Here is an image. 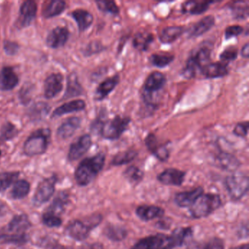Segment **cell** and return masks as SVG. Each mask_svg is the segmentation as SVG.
Segmentation results:
<instances>
[{
	"label": "cell",
	"instance_id": "2e32d148",
	"mask_svg": "<svg viewBox=\"0 0 249 249\" xmlns=\"http://www.w3.org/2000/svg\"><path fill=\"white\" fill-rule=\"evenodd\" d=\"M37 5L35 1L28 0L23 2L20 8L18 23L21 27H29L37 15Z\"/></svg>",
	"mask_w": 249,
	"mask_h": 249
},
{
	"label": "cell",
	"instance_id": "681fc988",
	"mask_svg": "<svg viewBox=\"0 0 249 249\" xmlns=\"http://www.w3.org/2000/svg\"><path fill=\"white\" fill-rule=\"evenodd\" d=\"M249 126V122H240L234 126V129H233V134L235 136L240 137V138H246L248 135Z\"/></svg>",
	"mask_w": 249,
	"mask_h": 249
},
{
	"label": "cell",
	"instance_id": "f35d334b",
	"mask_svg": "<svg viewBox=\"0 0 249 249\" xmlns=\"http://www.w3.org/2000/svg\"><path fill=\"white\" fill-rule=\"evenodd\" d=\"M28 241V236L25 233L0 234V243L23 245Z\"/></svg>",
	"mask_w": 249,
	"mask_h": 249
},
{
	"label": "cell",
	"instance_id": "6f0895ef",
	"mask_svg": "<svg viewBox=\"0 0 249 249\" xmlns=\"http://www.w3.org/2000/svg\"><path fill=\"white\" fill-rule=\"evenodd\" d=\"M5 206L3 204L0 202V215H2L5 212Z\"/></svg>",
	"mask_w": 249,
	"mask_h": 249
},
{
	"label": "cell",
	"instance_id": "b9f144b4",
	"mask_svg": "<svg viewBox=\"0 0 249 249\" xmlns=\"http://www.w3.org/2000/svg\"><path fill=\"white\" fill-rule=\"evenodd\" d=\"M18 130L17 126L11 122H6L0 131V141H11L18 135Z\"/></svg>",
	"mask_w": 249,
	"mask_h": 249
},
{
	"label": "cell",
	"instance_id": "9f6ffc18",
	"mask_svg": "<svg viewBox=\"0 0 249 249\" xmlns=\"http://www.w3.org/2000/svg\"><path fill=\"white\" fill-rule=\"evenodd\" d=\"M231 249H249V244L246 243V244L241 245V246H237V247H234Z\"/></svg>",
	"mask_w": 249,
	"mask_h": 249
},
{
	"label": "cell",
	"instance_id": "ba28073f",
	"mask_svg": "<svg viewBox=\"0 0 249 249\" xmlns=\"http://www.w3.org/2000/svg\"><path fill=\"white\" fill-rule=\"evenodd\" d=\"M102 218L101 215L97 214L92 215L87 222H84L81 220H74L67 227V233L77 241H84L88 238L91 230L100 224Z\"/></svg>",
	"mask_w": 249,
	"mask_h": 249
},
{
	"label": "cell",
	"instance_id": "ee69618b",
	"mask_svg": "<svg viewBox=\"0 0 249 249\" xmlns=\"http://www.w3.org/2000/svg\"><path fill=\"white\" fill-rule=\"evenodd\" d=\"M66 196H59L53 201L52 205L49 208L47 211L55 214V215H59L62 213L65 210V206L66 205Z\"/></svg>",
	"mask_w": 249,
	"mask_h": 249
},
{
	"label": "cell",
	"instance_id": "52a82bcc",
	"mask_svg": "<svg viewBox=\"0 0 249 249\" xmlns=\"http://www.w3.org/2000/svg\"><path fill=\"white\" fill-rule=\"evenodd\" d=\"M130 122V118L122 116H116L113 119L105 120L100 135L105 139L116 141L127 130Z\"/></svg>",
	"mask_w": 249,
	"mask_h": 249
},
{
	"label": "cell",
	"instance_id": "4fadbf2b",
	"mask_svg": "<svg viewBox=\"0 0 249 249\" xmlns=\"http://www.w3.org/2000/svg\"><path fill=\"white\" fill-rule=\"evenodd\" d=\"M70 35L71 33L67 27H56L48 35L46 44L53 49L63 47L69 40Z\"/></svg>",
	"mask_w": 249,
	"mask_h": 249
},
{
	"label": "cell",
	"instance_id": "484cf974",
	"mask_svg": "<svg viewBox=\"0 0 249 249\" xmlns=\"http://www.w3.org/2000/svg\"><path fill=\"white\" fill-rule=\"evenodd\" d=\"M85 102L82 100H72V101L68 102L65 103L60 107H57L53 111L52 114V118L60 117L63 115L68 114V113H74V112L81 111L86 108Z\"/></svg>",
	"mask_w": 249,
	"mask_h": 249
},
{
	"label": "cell",
	"instance_id": "3957f363",
	"mask_svg": "<svg viewBox=\"0 0 249 249\" xmlns=\"http://www.w3.org/2000/svg\"><path fill=\"white\" fill-rule=\"evenodd\" d=\"M221 205V196L216 194H202L189 208L191 216L196 219L205 218Z\"/></svg>",
	"mask_w": 249,
	"mask_h": 249
},
{
	"label": "cell",
	"instance_id": "c3c4849f",
	"mask_svg": "<svg viewBox=\"0 0 249 249\" xmlns=\"http://www.w3.org/2000/svg\"><path fill=\"white\" fill-rule=\"evenodd\" d=\"M243 31H244V29L241 26H230V27L226 28L225 33H224L225 39L226 40H230V39L232 38V37H237V36L241 35Z\"/></svg>",
	"mask_w": 249,
	"mask_h": 249
},
{
	"label": "cell",
	"instance_id": "74e56055",
	"mask_svg": "<svg viewBox=\"0 0 249 249\" xmlns=\"http://www.w3.org/2000/svg\"><path fill=\"white\" fill-rule=\"evenodd\" d=\"M124 177L132 185H138L144 177V173L136 166H130L124 171Z\"/></svg>",
	"mask_w": 249,
	"mask_h": 249
},
{
	"label": "cell",
	"instance_id": "60d3db41",
	"mask_svg": "<svg viewBox=\"0 0 249 249\" xmlns=\"http://www.w3.org/2000/svg\"><path fill=\"white\" fill-rule=\"evenodd\" d=\"M19 176L18 172H5L0 173V192H4L13 183L17 181Z\"/></svg>",
	"mask_w": 249,
	"mask_h": 249
},
{
	"label": "cell",
	"instance_id": "11a10c76",
	"mask_svg": "<svg viewBox=\"0 0 249 249\" xmlns=\"http://www.w3.org/2000/svg\"><path fill=\"white\" fill-rule=\"evenodd\" d=\"M89 249H103V246L101 243H96L91 245Z\"/></svg>",
	"mask_w": 249,
	"mask_h": 249
},
{
	"label": "cell",
	"instance_id": "e575fe53",
	"mask_svg": "<svg viewBox=\"0 0 249 249\" xmlns=\"http://www.w3.org/2000/svg\"><path fill=\"white\" fill-rule=\"evenodd\" d=\"M30 190V184L27 180H18L14 183L11 196L14 199H21L28 195Z\"/></svg>",
	"mask_w": 249,
	"mask_h": 249
},
{
	"label": "cell",
	"instance_id": "db71d44e",
	"mask_svg": "<svg viewBox=\"0 0 249 249\" xmlns=\"http://www.w3.org/2000/svg\"><path fill=\"white\" fill-rule=\"evenodd\" d=\"M164 226H166V228H169L170 227V224H168V220L167 221H164V220L161 219L159 221L158 224H157V227L160 229H165L164 228Z\"/></svg>",
	"mask_w": 249,
	"mask_h": 249
},
{
	"label": "cell",
	"instance_id": "5b68a950",
	"mask_svg": "<svg viewBox=\"0 0 249 249\" xmlns=\"http://www.w3.org/2000/svg\"><path fill=\"white\" fill-rule=\"evenodd\" d=\"M50 138L49 129H39L35 131L24 142V154L28 157L44 154L49 146Z\"/></svg>",
	"mask_w": 249,
	"mask_h": 249
},
{
	"label": "cell",
	"instance_id": "5bb4252c",
	"mask_svg": "<svg viewBox=\"0 0 249 249\" xmlns=\"http://www.w3.org/2000/svg\"><path fill=\"white\" fill-rule=\"evenodd\" d=\"M63 75L53 73L47 77L44 83V94L46 99L54 98L63 89Z\"/></svg>",
	"mask_w": 249,
	"mask_h": 249
},
{
	"label": "cell",
	"instance_id": "83f0119b",
	"mask_svg": "<svg viewBox=\"0 0 249 249\" xmlns=\"http://www.w3.org/2000/svg\"><path fill=\"white\" fill-rule=\"evenodd\" d=\"M184 28L181 26H170L163 29L160 33V41L164 44H170L181 37L184 33Z\"/></svg>",
	"mask_w": 249,
	"mask_h": 249
},
{
	"label": "cell",
	"instance_id": "ac0fdd59",
	"mask_svg": "<svg viewBox=\"0 0 249 249\" xmlns=\"http://www.w3.org/2000/svg\"><path fill=\"white\" fill-rule=\"evenodd\" d=\"M204 193L202 187H197L192 191L178 192L175 196V202L180 208H190L200 195Z\"/></svg>",
	"mask_w": 249,
	"mask_h": 249
},
{
	"label": "cell",
	"instance_id": "9c48e42d",
	"mask_svg": "<svg viewBox=\"0 0 249 249\" xmlns=\"http://www.w3.org/2000/svg\"><path fill=\"white\" fill-rule=\"evenodd\" d=\"M224 185L231 199L239 201L248 193L249 178L244 175H231L226 178Z\"/></svg>",
	"mask_w": 249,
	"mask_h": 249
},
{
	"label": "cell",
	"instance_id": "816d5d0a",
	"mask_svg": "<svg viewBox=\"0 0 249 249\" xmlns=\"http://www.w3.org/2000/svg\"><path fill=\"white\" fill-rule=\"evenodd\" d=\"M18 49H19V46H18L17 43L11 41L5 42L4 50H5V53L7 54L10 55V56L17 54V52H18Z\"/></svg>",
	"mask_w": 249,
	"mask_h": 249
},
{
	"label": "cell",
	"instance_id": "d4e9b609",
	"mask_svg": "<svg viewBox=\"0 0 249 249\" xmlns=\"http://www.w3.org/2000/svg\"><path fill=\"white\" fill-rule=\"evenodd\" d=\"M215 25V17L213 16H208L204 17L200 21L192 26L189 30V37H196L209 31Z\"/></svg>",
	"mask_w": 249,
	"mask_h": 249
},
{
	"label": "cell",
	"instance_id": "7dc6e473",
	"mask_svg": "<svg viewBox=\"0 0 249 249\" xmlns=\"http://www.w3.org/2000/svg\"><path fill=\"white\" fill-rule=\"evenodd\" d=\"M105 49H106V47L100 42H91L86 47L85 50L84 51V54L86 56H92V55L95 54V53H100V52L104 51Z\"/></svg>",
	"mask_w": 249,
	"mask_h": 249
},
{
	"label": "cell",
	"instance_id": "277c9868",
	"mask_svg": "<svg viewBox=\"0 0 249 249\" xmlns=\"http://www.w3.org/2000/svg\"><path fill=\"white\" fill-rule=\"evenodd\" d=\"M211 49L208 46L198 48L195 52H192L186 61V66L181 71V75L186 79H192L196 76L197 71L210 63Z\"/></svg>",
	"mask_w": 249,
	"mask_h": 249
},
{
	"label": "cell",
	"instance_id": "4dcf8cb0",
	"mask_svg": "<svg viewBox=\"0 0 249 249\" xmlns=\"http://www.w3.org/2000/svg\"><path fill=\"white\" fill-rule=\"evenodd\" d=\"M84 89L78 80V77L74 74L68 76V86L63 99H70L82 95Z\"/></svg>",
	"mask_w": 249,
	"mask_h": 249
},
{
	"label": "cell",
	"instance_id": "cb8c5ba5",
	"mask_svg": "<svg viewBox=\"0 0 249 249\" xmlns=\"http://www.w3.org/2000/svg\"><path fill=\"white\" fill-rule=\"evenodd\" d=\"M213 1H186L181 5V11L183 14L200 15L208 11Z\"/></svg>",
	"mask_w": 249,
	"mask_h": 249
},
{
	"label": "cell",
	"instance_id": "d590c367",
	"mask_svg": "<svg viewBox=\"0 0 249 249\" xmlns=\"http://www.w3.org/2000/svg\"><path fill=\"white\" fill-rule=\"evenodd\" d=\"M138 152L133 149L126 150V151L118 153L112 160V165L121 166L129 164V163L132 162L138 157Z\"/></svg>",
	"mask_w": 249,
	"mask_h": 249
},
{
	"label": "cell",
	"instance_id": "d6a6232c",
	"mask_svg": "<svg viewBox=\"0 0 249 249\" xmlns=\"http://www.w3.org/2000/svg\"><path fill=\"white\" fill-rule=\"evenodd\" d=\"M51 107L47 103L39 102L33 105V107L29 110V116L35 122L43 120L46 117L50 111Z\"/></svg>",
	"mask_w": 249,
	"mask_h": 249
},
{
	"label": "cell",
	"instance_id": "8d00e7d4",
	"mask_svg": "<svg viewBox=\"0 0 249 249\" xmlns=\"http://www.w3.org/2000/svg\"><path fill=\"white\" fill-rule=\"evenodd\" d=\"M174 59V55L170 53H154L150 56L149 62L156 68H164L170 65Z\"/></svg>",
	"mask_w": 249,
	"mask_h": 249
},
{
	"label": "cell",
	"instance_id": "8992f818",
	"mask_svg": "<svg viewBox=\"0 0 249 249\" xmlns=\"http://www.w3.org/2000/svg\"><path fill=\"white\" fill-rule=\"evenodd\" d=\"M167 84V78L162 72L154 71L145 80L142 87V97L147 106L155 107L154 94L161 91Z\"/></svg>",
	"mask_w": 249,
	"mask_h": 249
},
{
	"label": "cell",
	"instance_id": "30bf717a",
	"mask_svg": "<svg viewBox=\"0 0 249 249\" xmlns=\"http://www.w3.org/2000/svg\"><path fill=\"white\" fill-rule=\"evenodd\" d=\"M57 178L55 176L44 179L39 183L36 194L33 196V202L35 206L39 207L47 202L53 196L55 191Z\"/></svg>",
	"mask_w": 249,
	"mask_h": 249
},
{
	"label": "cell",
	"instance_id": "680465c9",
	"mask_svg": "<svg viewBox=\"0 0 249 249\" xmlns=\"http://www.w3.org/2000/svg\"><path fill=\"white\" fill-rule=\"evenodd\" d=\"M1 154H2V152H1V151H0V157H1Z\"/></svg>",
	"mask_w": 249,
	"mask_h": 249
},
{
	"label": "cell",
	"instance_id": "1f68e13d",
	"mask_svg": "<svg viewBox=\"0 0 249 249\" xmlns=\"http://www.w3.org/2000/svg\"><path fill=\"white\" fill-rule=\"evenodd\" d=\"M127 230L119 225L108 224L104 230V234L113 242H121L127 236Z\"/></svg>",
	"mask_w": 249,
	"mask_h": 249
},
{
	"label": "cell",
	"instance_id": "9a60e30c",
	"mask_svg": "<svg viewBox=\"0 0 249 249\" xmlns=\"http://www.w3.org/2000/svg\"><path fill=\"white\" fill-rule=\"evenodd\" d=\"M186 173L176 168H168L161 172L157 179L160 183L166 186H181L185 180Z\"/></svg>",
	"mask_w": 249,
	"mask_h": 249
},
{
	"label": "cell",
	"instance_id": "ab89813d",
	"mask_svg": "<svg viewBox=\"0 0 249 249\" xmlns=\"http://www.w3.org/2000/svg\"><path fill=\"white\" fill-rule=\"evenodd\" d=\"M230 8L237 19H246L249 17V6L247 2H234Z\"/></svg>",
	"mask_w": 249,
	"mask_h": 249
},
{
	"label": "cell",
	"instance_id": "6da1fadb",
	"mask_svg": "<svg viewBox=\"0 0 249 249\" xmlns=\"http://www.w3.org/2000/svg\"><path fill=\"white\" fill-rule=\"evenodd\" d=\"M192 235L191 227H180L171 234L159 233L141 239L130 249H174L183 246Z\"/></svg>",
	"mask_w": 249,
	"mask_h": 249
},
{
	"label": "cell",
	"instance_id": "bcb514c9",
	"mask_svg": "<svg viewBox=\"0 0 249 249\" xmlns=\"http://www.w3.org/2000/svg\"><path fill=\"white\" fill-rule=\"evenodd\" d=\"M237 55H238V49L234 46H230L221 52L219 58L221 62L228 64L231 61L235 60L237 59Z\"/></svg>",
	"mask_w": 249,
	"mask_h": 249
},
{
	"label": "cell",
	"instance_id": "7bdbcfd3",
	"mask_svg": "<svg viewBox=\"0 0 249 249\" xmlns=\"http://www.w3.org/2000/svg\"><path fill=\"white\" fill-rule=\"evenodd\" d=\"M96 4L98 9L102 12L107 13L112 15H118L120 12L119 6L114 1L101 0V1H96Z\"/></svg>",
	"mask_w": 249,
	"mask_h": 249
},
{
	"label": "cell",
	"instance_id": "f6af8a7d",
	"mask_svg": "<svg viewBox=\"0 0 249 249\" xmlns=\"http://www.w3.org/2000/svg\"><path fill=\"white\" fill-rule=\"evenodd\" d=\"M42 221L48 227H58L62 225V221L59 215L46 211L42 216Z\"/></svg>",
	"mask_w": 249,
	"mask_h": 249
},
{
	"label": "cell",
	"instance_id": "f1b7e54d",
	"mask_svg": "<svg viewBox=\"0 0 249 249\" xmlns=\"http://www.w3.org/2000/svg\"><path fill=\"white\" fill-rule=\"evenodd\" d=\"M154 40V37L152 33L145 31L141 32L135 35L132 40V46L136 50L145 52L148 50Z\"/></svg>",
	"mask_w": 249,
	"mask_h": 249
},
{
	"label": "cell",
	"instance_id": "f907efd6",
	"mask_svg": "<svg viewBox=\"0 0 249 249\" xmlns=\"http://www.w3.org/2000/svg\"><path fill=\"white\" fill-rule=\"evenodd\" d=\"M202 249H225V243L221 238L213 237L204 245Z\"/></svg>",
	"mask_w": 249,
	"mask_h": 249
},
{
	"label": "cell",
	"instance_id": "d6986e66",
	"mask_svg": "<svg viewBox=\"0 0 249 249\" xmlns=\"http://www.w3.org/2000/svg\"><path fill=\"white\" fill-rule=\"evenodd\" d=\"M18 75L11 67H5L0 71V91L14 89L18 85Z\"/></svg>",
	"mask_w": 249,
	"mask_h": 249
},
{
	"label": "cell",
	"instance_id": "603a6c76",
	"mask_svg": "<svg viewBox=\"0 0 249 249\" xmlns=\"http://www.w3.org/2000/svg\"><path fill=\"white\" fill-rule=\"evenodd\" d=\"M81 124V119L80 118L75 117V116L70 118L58 128L56 132L58 138L62 140L71 138L80 127Z\"/></svg>",
	"mask_w": 249,
	"mask_h": 249
},
{
	"label": "cell",
	"instance_id": "f5cc1de1",
	"mask_svg": "<svg viewBox=\"0 0 249 249\" xmlns=\"http://www.w3.org/2000/svg\"><path fill=\"white\" fill-rule=\"evenodd\" d=\"M242 57L244 59H249V43H246L244 46H243L241 49V52H240Z\"/></svg>",
	"mask_w": 249,
	"mask_h": 249
},
{
	"label": "cell",
	"instance_id": "e0dca14e",
	"mask_svg": "<svg viewBox=\"0 0 249 249\" xmlns=\"http://www.w3.org/2000/svg\"><path fill=\"white\" fill-rule=\"evenodd\" d=\"M201 74L208 79L223 78L229 74L228 64L224 62H210L200 71Z\"/></svg>",
	"mask_w": 249,
	"mask_h": 249
},
{
	"label": "cell",
	"instance_id": "836d02e7",
	"mask_svg": "<svg viewBox=\"0 0 249 249\" xmlns=\"http://www.w3.org/2000/svg\"><path fill=\"white\" fill-rule=\"evenodd\" d=\"M66 8V2L62 0H53L43 11V17L46 18H53L61 15Z\"/></svg>",
	"mask_w": 249,
	"mask_h": 249
},
{
	"label": "cell",
	"instance_id": "7a4b0ae2",
	"mask_svg": "<svg viewBox=\"0 0 249 249\" xmlns=\"http://www.w3.org/2000/svg\"><path fill=\"white\" fill-rule=\"evenodd\" d=\"M106 163V155L103 153L84 159L77 167L75 178L81 186H88L103 170Z\"/></svg>",
	"mask_w": 249,
	"mask_h": 249
},
{
	"label": "cell",
	"instance_id": "4316f807",
	"mask_svg": "<svg viewBox=\"0 0 249 249\" xmlns=\"http://www.w3.org/2000/svg\"><path fill=\"white\" fill-rule=\"evenodd\" d=\"M75 22L77 23L80 32H84L88 30L94 21L92 14L89 11L83 9H77L71 14Z\"/></svg>",
	"mask_w": 249,
	"mask_h": 249
},
{
	"label": "cell",
	"instance_id": "ffe728a7",
	"mask_svg": "<svg viewBox=\"0 0 249 249\" xmlns=\"http://www.w3.org/2000/svg\"><path fill=\"white\" fill-rule=\"evenodd\" d=\"M120 82V77L119 75H114L110 78H106L103 81L96 89L94 99L97 101L106 99Z\"/></svg>",
	"mask_w": 249,
	"mask_h": 249
},
{
	"label": "cell",
	"instance_id": "7402d4cb",
	"mask_svg": "<svg viewBox=\"0 0 249 249\" xmlns=\"http://www.w3.org/2000/svg\"><path fill=\"white\" fill-rule=\"evenodd\" d=\"M214 161L215 165L227 171H234L240 166V161L234 156L223 151L215 157Z\"/></svg>",
	"mask_w": 249,
	"mask_h": 249
},
{
	"label": "cell",
	"instance_id": "f546056e",
	"mask_svg": "<svg viewBox=\"0 0 249 249\" xmlns=\"http://www.w3.org/2000/svg\"><path fill=\"white\" fill-rule=\"evenodd\" d=\"M31 227V222L25 214L15 215L8 224V231L13 233H24Z\"/></svg>",
	"mask_w": 249,
	"mask_h": 249
},
{
	"label": "cell",
	"instance_id": "44dd1931",
	"mask_svg": "<svg viewBox=\"0 0 249 249\" xmlns=\"http://www.w3.org/2000/svg\"><path fill=\"white\" fill-rule=\"evenodd\" d=\"M164 210L156 205H143L138 207L136 215L143 221H149L156 218H161L164 215Z\"/></svg>",
	"mask_w": 249,
	"mask_h": 249
},
{
	"label": "cell",
	"instance_id": "7c38bea8",
	"mask_svg": "<svg viewBox=\"0 0 249 249\" xmlns=\"http://www.w3.org/2000/svg\"><path fill=\"white\" fill-rule=\"evenodd\" d=\"M91 138L88 134L80 137L78 141L71 144L68 153V159L70 161H76L81 158L91 148Z\"/></svg>",
	"mask_w": 249,
	"mask_h": 249
},
{
	"label": "cell",
	"instance_id": "8fae6325",
	"mask_svg": "<svg viewBox=\"0 0 249 249\" xmlns=\"http://www.w3.org/2000/svg\"><path fill=\"white\" fill-rule=\"evenodd\" d=\"M145 143L148 151L161 161H166L170 157L167 143L160 142L154 134L149 133L145 138Z\"/></svg>",
	"mask_w": 249,
	"mask_h": 249
}]
</instances>
